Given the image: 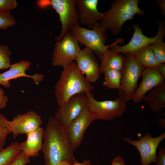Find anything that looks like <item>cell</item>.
Returning <instances> with one entry per match:
<instances>
[{"label": "cell", "mask_w": 165, "mask_h": 165, "mask_svg": "<svg viewBox=\"0 0 165 165\" xmlns=\"http://www.w3.org/2000/svg\"><path fill=\"white\" fill-rule=\"evenodd\" d=\"M98 0H76V6L80 25H85L89 28L101 20L104 13L97 9Z\"/></svg>", "instance_id": "cell-17"}, {"label": "cell", "mask_w": 165, "mask_h": 165, "mask_svg": "<svg viewBox=\"0 0 165 165\" xmlns=\"http://www.w3.org/2000/svg\"><path fill=\"white\" fill-rule=\"evenodd\" d=\"M30 162V158L21 151L9 165H26Z\"/></svg>", "instance_id": "cell-29"}, {"label": "cell", "mask_w": 165, "mask_h": 165, "mask_svg": "<svg viewBox=\"0 0 165 165\" xmlns=\"http://www.w3.org/2000/svg\"><path fill=\"white\" fill-rule=\"evenodd\" d=\"M105 80L103 84L111 89H118L121 87L122 72L114 69H109L104 73Z\"/></svg>", "instance_id": "cell-23"}, {"label": "cell", "mask_w": 165, "mask_h": 165, "mask_svg": "<svg viewBox=\"0 0 165 165\" xmlns=\"http://www.w3.org/2000/svg\"><path fill=\"white\" fill-rule=\"evenodd\" d=\"M75 61L78 69L85 75L88 81L90 83L96 82L101 73L100 65L94 52L86 47L81 50Z\"/></svg>", "instance_id": "cell-14"}, {"label": "cell", "mask_w": 165, "mask_h": 165, "mask_svg": "<svg viewBox=\"0 0 165 165\" xmlns=\"http://www.w3.org/2000/svg\"><path fill=\"white\" fill-rule=\"evenodd\" d=\"M10 133V121L0 113V150L4 148L7 137Z\"/></svg>", "instance_id": "cell-24"}, {"label": "cell", "mask_w": 165, "mask_h": 165, "mask_svg": "<svg viewBox=\"0 0 165 165\" xmlns=\"http://www.w3.org/2000/svg\"><path fill=\"white\" fill-rule=\"evenodd\" d=\"M11 133L13 138L20 134H28L41 127L42 122L41 116L33 111L17 115L10 121Z\"/></svg>", "instance_id": "cell-13"}, {"label": "cell", "mask_w": 165, "mask_h": 165, "mask_svg": "<svg viewBox=\"0 0 165 165\" xmlns=\"http://www.w3.org/2000/svg\"><path fill=\"white\" fill-rule=\"evenodd\" d=\"M80 50L76 38L68 32L55 44L52 57V65L64 68L75 60Z\"/></svg>", "instance_id": "cell-9"}, {"label": "cell", "mask_w": 165, "mask_h": 165, "mask_svg": "<svg viewBox=\"0 0 165 165\" xmlns=\"http://www.w3.org/2000/svg\"><path fill=\"white\" fill-rule=\"evenodd\" d=\"M137 61L145 68H157L159 64L156 60L150 45L132 53Z\"/></svg>", "instance_id": "cell-21"}, {"label": "cell", "mask_w": 165, "mask_h": 165, "mask_svg": "<svg viewBox=\"0 0 165 165\" xmlns=\"http://www.w3.org/2000/svg\"><path fill=\"white\" fill-rule=\"evenodd\" d=\"M156 59L159 64L165 63V44L162 39L159 40L150 45Z\"/></svg>", "instance_id": "cell-25"}, {"label": "cell", "mask_w": 165, "mask_h": 165, "mask_svg": "<svg viewBox=\"0 0 165 165\" xmlns=\"http://www.w3.org/2000/svg\"><path fill=\"white\" fill-rule=\"evenodd\" d=\"M157 68L160 73L163 76L165 79V64L164 63L159 64Z\"/></svg>", "instance_id": "cell-33"}, {"label": "cell", "mask_w": 165, "mask_h": 165, "mask_svg": "<svg viewBox=\"0 0 165 165\" xmlns=\"http://www.w3.org/2000/svg\"><path fill=\"white\" fill-rule=\"evenodd\" d=\"M31 65L30 61L25 60H22L11 64L8 70L0 74V85L6 88H9L11 86V84L9 82L10 80L22 77L31 78L35 84H39L43 80L44 75L38 73H36L33 75L27 74L26 71L29 68Z\"/></svg>", "instance_id": "cell-16"}, {"label": "cell", "mask_w": 165, "mask_h": 165, "mask_svg": "<svg viewBox=\"0 0 165 165\" xmlns=\"http://www.w3.org/2000/svg\"><path fill=\"white\" fill-rule=\"evenodd\" d=\"M41 151L45 165H57L67 160L72 164L76 160L69 140L67 127L54 117H50L44 130Z\"/></svg>", "instance_id": "cell-1"}, {"label": "cell", "mask_w": 165, "mask_h": 165, "mask_svg": "<svg viewBox=\"0 0 165 165\" xmlns=\"http://www.w3.org/2000/svg\"><path fill=\"white\" fill-rule=\"evenodd\" d=\"M159 30L157 34L152 37H148L144 35L142 29L138 24L134 26V32L130 41L127 44L123 46H119V43L123 42L124 40L121 38L118 39L112 44L110 47V50L118 53H120L126 54L127 53H133L142 48L153 43L160 39H163L165 35V25L163 22L158 21Z\"/></svg>", "instance_id": "cell-7"}, {"label": "cell", "mask_w": 165, "mask_h": 165, "mask_svg": "<svg viewBox=\"0 0 165 165\" xmlns=\"http://www.w3.org/2000/svg\"><path fill=\"white\" fill-rule=\"evenodd\" d=\"M159 4L160 8L162 11V14L163 16L165 15V1L164 0H156Z\"/></svg>", "instance_id": "cell-34"}, {"label": "cell", "mask_w": 165, "mask_h": 165, "mask_svg": "<svg viewBox=\"0 0 165 165\" xmlns=\"http://www.w3.org/2000/svg\"><path fill=\"white\" fill-rule=\"evenodd\" d=\"M72 165H91V164L90 160H84L82 163H79L75 160L72 164Z\"/></svg>", "instance_id": "cell-35"}, {"label": "cell", "mask_w": 165, "mask_h": 165, "mask_svg": "<svg viewBox=\"0 0 165 165\" xmlns=\"http://www.w3.org/2000/svg\"><path fill=\"white\" fill-rule=\"evenodd\" d=\"M96 120L95 116L86 107L67 127L70 142L74 152L80 145L87 129L91 123Z\"/></svg>", "instance_id": "cell-12"}, {"label": "cell", "mask_w": 165, "mask_h": 165, "mask_svg": "<svg viewBox=\"0 0 165 165\" xmlns=\"http://www.w3.org/2000/svg\"><path fill=\"white\" fill-rule=\"evenodd\" d=\"M57 165H72V164L68 160H65L61 162Z\"/></svg>", "instance_id": "cell-36"}, {"label": "cell", "mask_w": 165, "mask_h": 165, "mask_svg": "<svg viewBox=\"0 0 165 165\" xmlns=\"http://www.w3.org/2000/svg\"><path fill=\"white\" fill-rule=\"evenodd\" d=\"M165 138L164 132L156 137H152L150 133H148L138 141L131 140L128 138H125L123 140L138 149L141 158V165H149L155 163L157 149Z\"/></svg>", "instance_id": "cell-10"}, {"label": "cell", "mask_w": 165, "mask_h": 165, "mask_svg": "<svg viewBox=\"0 0 165 165\" xmlns=\"http://www.w3.org/2000/svg\"><path fill=\"white\" fill-rule=\"evenodd\" d=\"M126 54L119 91V97L126 101L131 100L137 88L138 80L145 68L137 61L132 53Z\"/></svg>", "instance_id": "cell-5"}, {"label": "cell", "mask_w": 165, "mask_h": 165, "mask_svg": "<svg viewBox=\"0 0 165 165\" xmlns=\"http://www.w3.org/2000/svg\"><path fill=\"white\" fill-rule=\"evenodd\" d=\"M141 77V81L134 93L131 99L135 103L140 102L147 92L165 82V79L157 67L145 68Z\"/></svg>", "instance_id": "cell-15"}, {"label": "cell", "mask_w": 165, "mask_h": 165, "mask_svg": "<svg viewBox=\"0 0 165 165\" xmlns=\"http://www.w3.org/2000/svg\"><path fill=\"white\" fill-rule=\"evenodd\" d=\"M46 4L51 6L58 14L61 24L60 34L55 38L61 40L74 26L80 25L76 6V0H50Z\"/></svg>", "instance_id": "cell-8"}, {"label": "cell", "mask_w": 165, "mask_h": 165, "mask_svg": "<svg viewBox=\"0 0 165 165\" xmlns=\"http://www.w3.org/2000/svg\"><path fill=\"white\" fill-rule=\"evenodd\" d=\"M8 101L7 96L0 87V109H3L6 107Z\"/></svg>", "instance_id": "cell-31"}, {"label": "cell", "mask_w": 165, "mask_h": 165, "mask_svg": "<svg viewBox=\"0 0 165 165\" xmlns=\"http://www.w3.org/2000/svg\"><path fill=\"white\" fill-rule=\"evenodd\" d=\"M111 165H125L124 160L120 156L118 155L112 161Z\"/></svg>", "instance_id": "cell-32"}, {"label": "cell", "mask_w": 165, "mask_h": 165, "mask_svg": "<svg viewBox=\"0 0 165 165\" xmlns=\"http://www.w3.org/2000/svg\"><path fill=\"white\" fill-rule=\"evenodd\" d=\"M156 165H165V147L159 149L158 154L157 156L156 160L155 163Z\"/></svg>", "instance_id": "cell-30"}, {"label": "cell", "mask_w": 165, "mask_h": 165, "mask_svg": "<svg viewBox=\"0 0 165 165\" xmlns=\"http://www.w3.org/2000/svg\"><path fill=\"white\" fill-rule=\"evenodd\" d=\"M16 24L14 17L9 13L0 14V29L6 30Z\"/></svg>", "instance_id": "cell-27"}, {"label": "cell", "mask_w": 165, "mask_h": 165, "mask_svg": "<svg viewBox=\"0 0 165 165\" xmlns=\"http://www.w3.org/2000/svg\"><path fill=\"white\" fill-rule=\"evenodd\" d=\"M11 52L6 46L0 45V70L9 68Z\"/></svg>", "instance_id": "cell-26"}, {"label": "cell", "mask_w": 165, "mask_h": 165, "mask_svg": "<svg viewBox=\"0 0 165 165\" xmlns=\"http://www.w3.org/2000/svg\"><path fill=\"white\" fill-rule=\"evenodd\" d=\"M18 5L15 0H0V14L9 13L16 9Z\"/></svg>", "instance_id": "cell-28"}, {"label": "cell", "mask_w": 165, "mask_h": 165, "mask_svg": "<svg viewBox=\"0 0 165 165\" xmlns=\"http://www.w3.org/2000/svg\"><path fill=\"white\" fill-rule=\"evenodd\" d=\"M94 86L80 71L73 61L63 68L59 81L55 86V94L60 106L77 94L91 93Z\"/></svg>", "instance_id": "cell-2"}, {"label": "cell", "mask_w": 165, "mask_h": 165, "mask_svg": "<svg viewBox=\"0 0 165 165\" xmlns=\"http://www.w3.org/2000/svg\"><path fill=\"white\" fill-rule=\"evenodd\" d=\"M44 130L40 127L28 134L26 140L20 143L21 151L28 157L38 156L42 148Z\"/></svg>", "instance_id": "cell-18"}, {"label": "cell", "mask_w": 165, "mask_h": 165, "mask_svg": "<svg viewBox=\"0 0 165 165\" xmlns=\"http://www.w3.org/2000/svg\"><path fill=\"white\" fill-rule=\"evenodd\" d=\"M87 105L88 99L85 94H76L59 106L54 117L62 125L67 127Z\"/></svg>", "instance_id": "cell-11"}, {"label": "cell", "mask_w": 165, "mask_h": 165, "mask_svg": "<svg viewBox=\"0 0 165 165\" xmlns=\"http://www.w3.org/2000/svg\"><path fill=\"white\" fill-rule=\"evenodd\" d=\"M101 74L109 69L122 72L125 63V57L111 50L108 49L102 54L100 60Z\"/></svg>", "instance_id": "cell-20"}, {"label": "cell", "mask_w": 165, "mask_h": 165, "mask_svg": "<svg viewBox=\"0 0 165 165\" xmlns=\"http://www.w3.org/2000/svg\"><path fill=\"white\" fill-rule=\"evenodd\" d=\"M106 30L97 22L90 29L80 25L74 26L69 32L79 42L91 49L100 60L103 53L112 45H105L108 39Z\"/></svg>", "instance_id": "cell-4"}, {"label": "cell", "mask_w": 165, "mask_h": 165, "mask_svg": "<svg viewBox=\"0 0 165 165\" xmlns=\"http://www.w3.org/2000/svg\"><path fill=\"white\" fill-rule=\"evenodd\" d=\"M139 0H118L112 4L111 8L104 13L99 23L103 28L110 30L114 35H119L123 24L132 20L136 14L144 15L138 6Z\"/></svg>", "instance_id": "cell-3"}, {"label": "cell", "mask_w": 165, "mask_h": 165, "mask_svg": "<svg viewBox=\"0 0 165 165\" xmlns=\"http://www.w3.org/2000/svg\"><path fill=\"white\" fill-rule=\"evenodd\" d=\"M21 152L20 143L18 142L0 150V165H9Z\"/></svg>", "instance_id": "cell-22"}, {"label": "cell", "mask_w": 165, "mask_h": 165, "mask_svg": "<svg viewBox=\"0 0 165 165\" xmlns=\"http://www.w3.org/2000/svg\"><path fill=\"white\" fill-rule=\"evenodd\" d=\"M88 99L87 107L96 119L110 120L121 116L125 111L126 101L119 97L114 100L99 101L91 93L85 94Z\"/></svg>", "instance_id": "cell-6"}, {"label": "cell", "mask_w": 165, "mask_h": 165, "mask_svg": "<svg viewBox=\"0 0 165 165\" xmlns=\"http://www.w3.org/2000/svg\"><path fill=\"white\" fill-rule=\"evenodd\" d=\"M154 113L160 114L165 107V82L150 90L142 99Z\"/></svg>", "instance_id": "cell-19"}]
</instances>
